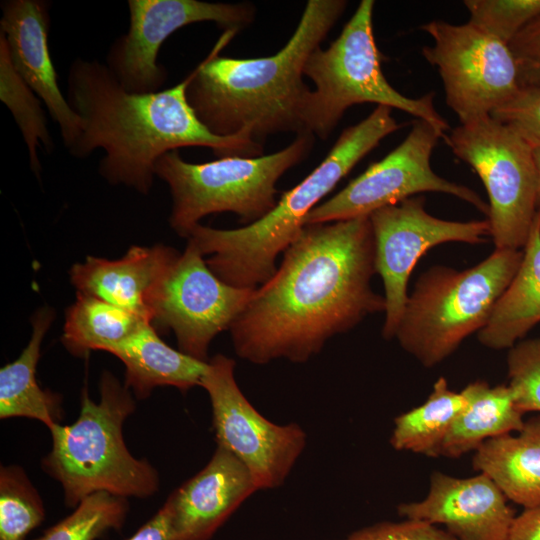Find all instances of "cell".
I'll return each instance as SVG.
<instances>
[{
	"label": "cell",
	"mask_w": 540,
	"mask_h": 540,
	"mask_svg": "<svg viewBox=\"0 0 540 540\" xmlns=\"http://www.w3.org/2000/svg\"><path fill=\"white\" fill-rule=\"evenodd\" d=\"M375 273L369 216L305 225L230 327L235 353L256 365L308 361L333 336L385 312Z\"/></svg>",
	"instance_id": "1"
},
{
	"label": "cell",
	"mask_w": 540,
	"mask_h": 540,
	"mask_svg": "<svg viewBox=\"0 0 540 540\" xmlns=\"http://www.w3.org/2000/svg\"><path fill=\"white\" fill-rule=\"evenodd\" d=\"M190 78L189 73L157 92L132 93L107 65L75 59L67 75V100L81 120V131L69 152L85 158L103 149L101 176L144 195L152 187L156 161L167 152L199 146L220 158L261 156L263 145L247 134L218 136L200 122L187 100Z\"/></svg>",
	"instance_id": "2"
},
{
	"label": "cell",
	"mask_w": 540,
	"mask_h": 540,
	"mask_svg": "<svg viewBox=\"0 0 540 540\" xmlns=\"http://www.w3.org/2000/svg\"><path fill=\"white\" fill-rule=\"evenodd\" d=\"M346 6L344 0L307 1L289 41L268 57L219 56L237 34L224 31L190 72L187 100L200 122L215 135L245 133L260 144L280 132L306 133L304 117L311 90L303 80L304 66Z\"/></svg>",
	"instance_id": "3"
},
{
	"label": "cell",
	"mask_w": 540,
	"mask_h": 540,
	"mask_svg": "<svg viewBox=\"0 0 540 540\" xmlns=\"http://www.w3.org/2000/svg\"><path fill=\"white\" fill-rule=\"evenodd\" d=\"M401 127L391 108L377 106L365 119L344 129L322 162L284 192L263 218L236 229L199 223L187 240L203 255H211L207 265L225 283L260 287L274 276L278 255L300 234L308 214L381 140Z\"/></svg>",
	"instance_id": "4"
},
{
	"label": "cell",
	"mask_w": 540,
	"mask_h": 540,
	"mask_svg": "<svg viewBox=\"0 0 540 540\" xmlns=\"http://www.w3.org/2000/svg\"><path fill=\"white\" fill-rule=\"evenodd\" d=\"M99 394L95 402L83 390L77 420L49 429L52 448L41 465L61 484L68 507H76L96 492L148 498L159 489L157 470L147 460L134 457L124 441V422L136 407L131 391L105 371Z\"/></svg>",
	"instance_id": "5"
},
{
	"label": "cell",
	"mask_w": 540,
	"mask_h": 540,
	"mask_svg": "<svg viewBox=\"0 0 540 540\" xmlns=\"http://www.w3.org/2000/svg\"><path fill=\"white\" fill-rule=\"evenodd\" d=\"M522 257V250L495 249L466 270L429 268L408 295L394 338L424 367L441 363L487 324Z\"/></svg>",
	"instance_id": "6"
},
{
	"label": "cell",
	"mask_w": 540,
	"mask_h": 540,
	"mask_svg": "<svg viewBox=\"0 0 540 540\" xmlns=\"http://www.w3.org/2000/svg\"><path fill=\"white\" fill-rule=\"evenodd\" d=\"M314 135L302 133L288 146L269 155L229 156L204 162L185 161L177 150L155 164V176L165 181L172 197L171 228L187 238L199 221L214 213L231 212L252 224L277 204L276 184L311 151Z\"/></svg>",
	"instance_id": "7"
},
{
	"label": "cell",
	"mask_w": 540,
	"mask_h": 540,
	"mask_svg": "<svg viewBox=\"0 0 540 540\" xmlns=\"http://www.w3.org/2000/svg\"><path fill=\"white\" fill-rule=\"evenodd\" d=\"M373 8L374 1L362 0L339 36L326 49L320 46L309 55L304 76L315 89L307 101L306 133L326 139L348 108L375 103L425 120L446 137L449 125L435 109L433 92L409 98L385 78L373 33Z\"/></svg>",
	"instance_id": "8"
},
{
	"label": "cell",
	"mask_w": 540,
	"mask_h": 540,
	"mask_svg": "<svg viewBox=\"0 0 540 540\" xmlns=\"http://www.w3.org/2000/svg\"><path fill=\"white\" fill-rule=\"evenodd\" d=\"M445 140L485 186L495 249H523L539 209L534 146L491 115L460 124Z\"/></svg>",
	"instance_id": "9"
},
{
	"label": "cell",
	"mask_w": 540,
	"mask_h": 540,
	"mask_svg": "<svg viewBox=\"0 0 540 540\" xmlns=\"http://www.w3.org/2000/svg\"><path fill=\"white\" fill-rule=\"evenodd\" d=\"M234 359L216 354L200 386L209 395L217 445L249 470L257 490L281 487L302 455L307 434L296 422L276 424L246 398L234 375Z\"/></svg>",
	"instance_id": "10"
},
{
	"label": "cell",
	"mask_w": 540,
	"mask_h": 540,
	"mask_svg": "<svg viewBox=\"0 0 540 540\" xmlns=\"http://www.w3.org/2000/svg\"><path fill=\"white\" fill-rule=\"evenodd\" d=\"M433 39L422 55L442 79L446 104L460 124L491 115L520 88L509 45L469 22L433 20L421 27Z\"/></svg>",
	"instance_id": "11"
},
{
	"label": "cell",
	"mask_w": 540,
	"mask_h": 540,
	"mask_svg": "<svg viewBox=\"0 0 540 540\" xmlns=\"http://www.w3.org/2000/svg\"><path fill=\"white\" fill-rule=\"evenodd\" d=\"M254 291L219 279L200 250L187 240L185 250L150 294L147 306L151 324L172 330L178 350L207 362L210 343L230 329Z\"/></svg>",
	"instance_id": "12"
},
{
	"label": "cell",
	"mask_w": 540,
	"mask_h": 540,
	"mask_svg": "<svg viewBox=\"0 0 540 540\" xmlns=\"http://www.w3.org/2000/svg\"><path fill=\"white\" fill-rule=\"evenodd\" d=\"M440 138L446 137L429 122L415 119L394 150L316 206L305 225L369 216L423 192L453 195L487 215L488 204L475 191L440 177L431 168V155Z\"/></svg>",
	"instance_id": "13"
},
{
	"label": "cell",
	"mask_w": 540,
	"mask_h": 540,
	"mask_svg": "<svg viewBox=\"0 0 540 540\" xmlns=\"http://www.w3.org/2000/svg\"><path fill=\"white\" fill-rule=\"evenodd\" d=\"M374 242L375 268L385 290L382 335L395 337L407 299V285L418 260L429 249L447 242L480 244L491 236L487 219L449 221L425 209V198L415 195L369 215Z\"/></svg>",
	"instance_id": "14"
},
{
	"label": "cell",
	"mask_w": 540,
	"mask_h": 540,
	"mask_svg": "<svg viewBox=\"0 0 540 540\" xmlns=\"http://www.w3.org/2000/svg\"><path fill=\"white\" fill-rule=\"evenodd\" d=\"M129 29L107 54V66L132 93L160 91L167 80L158 63L162 44L175 31L192 23L215 22L224 31L239 32L255 17L251 3H211L199 0H129Z\"/></svg>",
	"instance_id": "15"
},
{
	"label": "cell",
	"mask_w": 540,
	"mask_h": 540,
	"mask_svg": "<svg viewBox=\"0 0 540 540\" xmlns=\"http://www.w3.org/2000/svg\"><path fill=\"white\" fill-rule=\"evenodd\" d=\"M507 500L485 473L457 478L435 471L426 497L399 504L397 513L404 519L443 525L456 540H509L516 516Z\"/></svg>",
	"instance_id": "16"
},
{
	"label": "cell",
	"mask_w": 540,
	"mask_h": 540,
	"mask_svg": "<svg viewBox=\"0 0 540 540\" xmlns=\"http://www.w3.org/2000/svg\"><path fill=\"white\" fill-rule=\"evenodd\" d=\"M49 7L45 0L2 1L0 35L15 71L45 104L69 151L80 136L81 120L58 86L48 46Z\"/></svg>",
	"instance_id": "17"
},
{
	"label": "cell",
	"mask_w": 540,
	"mask_h": 540,
	"mask_svg": "<svg viewBox=\"0 0 540 540\" xmlns=\"http://www.w3.org/2000/svg\"><path fill=\"white\" fill-rule=\"evenodd\" d=\"M256 491L246 466L217 445L208 463L165 501L172 514V540H210Z\"/></svg>",
	"instance_id": "18"
},
{
	"label": "cell",
	"mask_w": 540,
	"mask_h": 540,
	"mask_svg": "<svg viewBox=\"0 0 540 540\" xmlns=\"http://www.w3.org/2000/svg\"><path fill=\"white\" fill-rule=\"evenodd\" d=\"M180 253L166 245L131 246L120 259L88 256L74 264L70 280L76 292L130 310L150 322L148 299Z\"/></svg>",
	"instance_id": "19"
},
{
	"label": "cell",
	"mask_w": 540,
	"mask_h": 540,
	"mask_svg": "<svg viewBox=\"0 0 540 540\" xmlns=\"http://www.w3.org/2000/svg\"><path fill=\"white\" fill-rule=\"evenodd\" d=\"M109 353L124 364V385L139 400L148 398L159 386H172L182 392L200 386L208 362L168 346L150 322Z\"/></svg>",
	"instance_id": "20"
},
{
	"label": "cell",
	"mask_w": 540,
	"mask_h": 540,
	"mask_svg": "<svg viewBox=\"0 0 540 540\" xmlns=\"http://www.w3.org/2000/svg\"><path fill=\"white\" fill-rule=\"evenodd\" d=\"M473 469L487 474L508 500L524 509L540 505V415L524 421L517 435L486 440L475 451Z\"/></svg>",
	"instance_id": "21"
},
{
	"label": "cell",
	"mask_w": 540,
	"mask_h": 540,
	"mask_svg": "<svg viewBox=\"0 0 540 540\" xmlns=\"http://www.w3.org/2000/svg\"><path fill=\"white\" fill-rule=\"evenodd\" d=\"M539 322L540 207L523 248L520 266L477 338L490 349H510Z\"/></svg>",
	"instance_id": "22"
},
{
	"label": "cell",
	"mask_w": 540,
	"mask_h": 540,
	"mask_svg": "<svg viewBox=\"0 0 540 540\" xmlns=\"http://www.w3.org/2000/svg\"><path fill=\"white\" fill-rule=\"evenodd\" d=\"M45 307L31 318L32 335L21 354L0 370V418L24 417L38 420L48 429L63 417L61 397L42 389L36 379L41 343L54 320Z\"/></svg>",
	"instance_id": "23"
},
{
	"label": "cell",
	"mask_w": 540,
	"mask_h": 540,
	"mask_svg": "<svg viewBox=\"0 0 540 540\" xmlns=\"http://www.w3.org/2000/svg\"><path fill=\"white\" fill-rule=\"evenodd\" d=\"M467 405L454 421L439 451V457L459 458L475 451L486 440L519 432L523 415L508 384L491 387L477 380L461 390Z\"/></svg>",
	"instance_id": "24"
},
{
	"label": "cell",
	"mask_w": 540,
	"mask_h": 540,
	"mask_svg": "<svg viewBox=\"0 0 540 540\" xmlns=\"http://www.w3.org/2000/svg\"><path fill=\"white\" fill-rule=\"evenodd\" d=\"M148 322L130 310L76 292L74 303L66 310L61 341L77 357L94 350L110 352Z\"/></svg>",
	"instance_id": "25"
},
{
	"label": "cell",
	"mask_w": 540,
	"mask_h": 540,
	"mask_svg": "<svg viewBox=\"0 0 540 540\" xmlns=\"http://www.w3.org/2000/svg\"><path fill=\"white\" fill-rule=\"evenodd\" d=\"M466 405L461 391H453L444 377L438 378L423 404L394 419L390 445L397 451L439 457L444 439Z\"/></svg>",
	"instance_id": "26"
},
{
	"label": "cell",
	"mask_w": 540,
	"mask_h": 540,
	"mask_svg": "<svg viewBox=\"0 0 540 540\" xmlns=\"http://www.w3.org/2000/svg\"><path fill=\"white\" fill-rule=\"evenodd\" d=\"M0 99L10 110L27 147L29 163L38 176L41 164L38 148L54 149L39 97L15 71L5 39L0 35Z\"/></svg>",
	"instance_id": "27"
},
{
	"label": "cell",
	"mask_w": 540,
	"mask_h": 540,
	"mask_svg": "<svg viewBox=\"0 0 540 540\" xmlns=\"http://www.w3.org/2000/svg\"><path fill=\"white\" fill-rule=\"evenodd\" d=\"M45 519L43 501L21 466L0 468V540H25Z\"/></svg>",
	"instance_id": "28"
},
{
	"label": "cell",
	"mask_w": 540,
	"mask_h": 540,
	"mask_svg": "<svg viewBox=\"0 0 540 540\" xmlns=\"http://www.w3.org/2000/svg\"><path fill=\"white\" fill-rule=\"evenodd\" d=\"M128 511L127 498L96 492L84 498L69 516L35 540H96L109 530L120 529Z\"/></svg>",
	"instance_id": "29"
},
{
	"label": "cell",
	"mask_w": 540,
	"mask_h": 540,
	"mask_svg": "<svg viewBox=\"0 0 540 540\" xmlns=\"http://www.w3.org/2000/svg\"><path fill=\"white\" fill-rule=\"evenodd\" d=\"M469 23L509 43L540 16V0H465Z\"/></svg>",
	"instance_id": "30"
},
{
	"label": "cell",
	"mask_w": 540,
	"mask_h": 540,
	"mask_svg": "<svg viewBox=\"0 0 540 540\" xmlns=\"http://www.w3.org/2000/svg\"><path fill=\"white\" fill-rule=\"evenodd\" d=\"M508 378L518 410L540 412V337L521 340L508 351Z\"/></svg>",
	"instance_id": "31"
},
{
	"label": "cell",
	"mask_w": 540,
	"mask_h": 540,
	"mask_svg": "<svg viewBox=\"0 0 540 540\" xmlns=\"http://www.w3.org/2000/svg\"><path fill=\"white\" fill-rule=\"evenodd\" d=\"M491 117L518 132L533 146L540 145V85L520 87Z\"/></svg>",
	"instance_id": "32"
},
{
	"label": "cell",
	"mask_w": 540,
	"mask_h": 540,
	"mask_svg": "<svg viewBox=\"0 0 540 540\" xmlns=\"http://www.w3.org/2000/svg\"><path fill=\"white\" fill-rule=\"evenodd\" d=\"M340 540H456L449 532L425 521H384L358 529Z\"/></svg>",
	"instance_id": "33"
},
{
	"label": "cell",
	"mask_w": 540,
	"mask_h": 540,
	"mask_svg": "<svg viewBox=\"0 0 540 540\" xmlns=\"http://www.w3.org/2000/svg\"><path fill=\"white\" fill-rule=\"evenodd\" d=\"M520 87L540 85V16L523 28L509 43Z\"/></svg>",
	"instance_id": "34"
},
{
	"label": "cell",
	"mask_w": 540,
	"mask_h": 540,
	"mask_svg": "<svg viewBox=\"0 0 540 540\" xmlns=\"http://www.w3.org/2000/svg\"><path fill=\"white\" fill-rule=\"evenodd\" d=\"M172 514L165 502L157 513L127 540H172Z\"/></svg>",
	"instance_id": "35"
},
{
	"label": "cell",
	"mask_w": 540,
	"mask_h": 540,
	"mask_svg": "<svg viewBox=\"0 0 540 540\" xmlns=\"http://www.w3.org/2000/svg\"><path fill=\"white\" fill-rule=\"evenodd\" d=\"M509 540H540V505L515 517Z\"/></svg>",
	"instance_id": "36"
},
{
	"label": "cell",
	"mask_w": 540,
	"mask_h": 540,
	"mask_svg": "<svg viewBox=\"0 0 540 540\" xmlns=\"http://www.w3.org/2000/svg\"><path fill=\"white\" fill-rule=\"evenodd\" d=\"M533 153H534V161L536 165L537 178H538L537 199H538V206L540 207V145L534 146Z\"/></svg>",
	"instance_id": "37"
}]
</instances>
